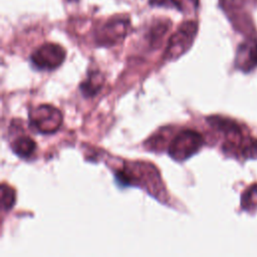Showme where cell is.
<instances>
[{"instance_id":"2","label":"cell","mask_w":257,"mask_h":257,"mask_svg":"<svg viewBox=\"0 0 257 257\" xmlns=\"http://www.w3.org/2000/svg\"><path fill=\"white\" fill-rule=\"evenodd\" d=\"M204 139L200 133L194 130L180 131L170 142L169 156L177 162H184L195 155L203 146Z\"/></svg>"},{"instance_id":"6","label":"cell","mask_w":257,"mask_h":257,"mask_svg":"<svg viewBox=\"0 0 257 257\" xmlns=\"http://www.w3.org/2000/svg\"><path fill=\"white\" fill-rule=\"evenodd\" d=\"M130 20L118 17L105 22L96 31V42L101 46H111L119 42L128 32Z\"/></svg>"},{"instance_id":"8","label":"cell","mask_w":257,"mask_h":257,"mask_svg":"<svg viewBox=\"0 0 257 257\" xmlns=\"http://www.w3.org/2000/svg\"><path fill=\"white\" fill-rule=\"evenodd\" d=\"M103 85V75L98 70L90 71L87 78L80 84V91L85 97H92L96 95Z\"/></svg>"},{"instance_id":"12","label":"cell","mask_w":257,"mask_h":257,"mask_svg":"<svg viewBox=\"0 0 257 257\" xmlns=\"http://www.w3.org/2000/svg\"><path fill=\"white\" fill-rule=\"evenodd\" d=\"M1 206L4 211L10 210L15 204V191L8 185H1Z\"/></svg>"},{"instance_id":"10","label":"cell","mask_w":257,"mask_h":257,"mask_svg":"<svg viewBox=\"0 0 257 257\" xmlns=\"http://www.w3.org/2000/svg\"><path fill=\"white\" fill-rule=\"evenodd\" d=\"M151 5L174 7L182 12H191L198 7V0H150Z\"/></svg>"},{"instance_id":"1","label":"cell","mask_w":257,"mask_h":257,"mask_svg":"<svg viewBox=\"0 0 257 257\" xmlns=\"http://www.w3.org/2000/svg\"><path fill=\"white\" fill-rule=\"evenodd\" d=\"M115 181L121 186H139L153 194L163 193V186L158 171L154 166L143 162L124 163L114 172Z\"/></svg>"},{"instance_id":"4","label":"cell","mask_w":257,"mask_h":257,"mask_svg":"<svg viewBox=\"0 0 257 257\" xmlns=\"http://www.w3.org/2000/svg\"><path fill=\"white\" fill-rule=\"evenodd\" d=\"M198 31L196 21H186L180 25L178 30L169 39L164 53V59L174 60L183 55L193 44Z\"/></svg>"},{"instance_id":"7","label":"cell","mask_w":257,"mask_h":257,"mask_svg":"<svg viewBox=\"0 0 257 257\" xmlns=\"http://www.w3.org/2000/svg\"><path fill=\"white\" fill-rule=\"evenodd\" d=\"M235 63L239 69L245 72L257 66V42L249 41L242 43L238 47Z\"/></svg>"},{"instance_id":"5","label":"cell","mask_w":257,"mask_h":257,"mask_svg":"<svg viewBox=\"0 0 257 257\" xmlns=\"http://www.w3.org/2000/svg\"><path fill=\"white\" fill-rule=\"evenodd\" d=\"M65 55V49L59 44L44 43L32 52L30 61L38 70L51 71L62 64Z\"/></svg>"},{"instance_id":"13","label":"cell","mask_w":257,"mask_h":257,"mask_svg":"<svg viewBox=\"0 0 257 257\" xmlns=\"http://www.w3.org/2000/svg\"><path fill=\"white\" fill-rule=\"evenodd\" d=\"M66 1H76V0H66Z\"/></svg>"},{"instance_id":"9","label":"cell","mask_w":257,"mask_h":257,"mask_svg":"<svg viewBox=\"0 0 257 257\" xmlns=\"http://www.w3.org/2000/svg\"><path fill=\"white\" fill-rule=\"evenodd\" d=\"M11 150L20 159H29L36 151V143L27 136H21L15 139L11 144Z\"/></svg>"},{"instance_id":"3","label":"cell","mask_w":257,"mask_h":257,"mask_svg":"<svg viewBox=\"0 0 257 257\" xmlns=\"http://www.w3.org/2000/svg\"><path fill=\"white\" fill-rule=\"evenodd\" d=\"M61 123L62 114L60 110L50 104H41L29 113V125L42 135L54 134Z\"/></svg>"},{"instance_id":"11","label":"cell","mask_w":257,"mask_h":257,"mask_svg":"<svg viewBox=\"0 0 257 257\" xmlns=\"http://www.w3.org/2000/svg\"><path fill=\"white\" fill-rule=\"evenodd\" d=\"M241 207L244 211L253 213L257 210V184L249 187L241 197Z\"/></svg>"}]
</instances>
